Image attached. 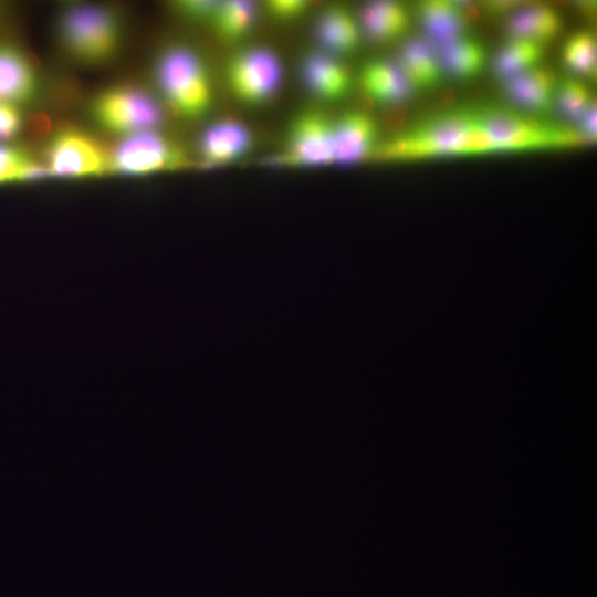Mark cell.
Segmentation results:
<instances>
[{
    "label": "cell",
    "instance_id": "1",
    "mask_svg": "<svg viewBox=\"0 0 597 597\" xmlns=\"http://www.w3.org/2000/svg\"><path fill=\"white\" fill-rule=\"evenodd\" d=\"M473 109L433 116L379 146L375 155L387 161L473 155Z\"/></svg>",
    "mask_w": 597,
    "mask_h": 597
},
{
    "label": "cell",
    "instance_id": "2",
    "mask_svg": "<svg viewBox=\"0 0 597 597\" xmlns=\"http://www.w3.org/2000/svg\"><path fill=\"white\" fill-rule=\"evenodd\" d=\"M476 112L498 153L566 148L593 143L577 129L544 123L510 109L486 107Z\"/></svg>",
    "mask_w": 597,
    "mask_h": 597
},
{
    "label": "cell",
    "instance_id": "3",
    "mask_svg": "<svg viewBox=\"0 0 597 597\" xmlns=\"http://www.w3.org/2000/svg\"><path fill=\"white\" fill-rule=\"evenodd\" d=\"M158 85L170 106L181 116L197 118L212 103L211 82L199 55L186 46H174L157 62Z\"/></svg>",
    "mask_w": 597,
    "mask_h": 597
},
{
    "label": "cell",
    "instance_id": "4",
    "mask_svg": "<svg viewBox=\"0 0 597 597\" xmlns=\"http://www.w3.org/2000/svg\"><path fill=\"white\" fill-rule=\"evenodd\" d=\"M59 32L65 49L86 63L109 59L119 43L116 15L96 4H75L66 9L60 19Z\"/></svg>",
    "mask_w": 597,
    "mask_h": 597
},
{
    "label": "cell",
    "instance_id": "5",
    "mask_svg": "<svg viewBox=\"0 0 597 597\" xmlns=\"http://www.w3.org/2000/svg\"><path fill=\"white\" fill-rule=\"evenodd\" d=\"M93 115L103 128L126 136L151 132L163 121L161 108L154 97L132 86L103 92L94 102Z\"/></svg>",
    "mask_w": 597,
    "mask_h": 597
},
{
    "label": "cell",
    "instance_id": "6",
    "mask_svg": "<svg viewBox=\"0 0 597 597\" xmlns=\"http://www.w3.org/2000/svg\"><path fill=\"white\" fill-rule=\"evenodd\" d=\"M187 164L182 149L154 130L126 136L109 153V171L118 174L171 171L184 168Z\"/></svg>",
    "mask_w": 597,
    "mask_h": 597
},
{
    "label": "cell",
    "instance_id": "7",
    "mask_svg": "<svg viewBox=\"0 0 597 597\" xmlns=\"http://www.w3.org/2000/svg\"><path fill=\"white\" fill-rule=\"evenodd\" d=\"M227 78L235 97L251 105L272 98L282 81V65L270 50L258 48L237 54L228 64Z\"/></svg>",
    "mask_w": 597,
    "mask_h": 597
},
{
    "label": "cell",
    "instance_id": "8",
    "mask_svg": "<svg viewBox=\"0 0 597 597\" xmlns=\"http://www.w3.org/2000/svg\"><path fill=\"white\" fill-rule=\"evenodd\" d=\"M48 172L57 177L81 178L109 171V153L90 135L64 129L50 142Z\"/></svg>",
    "mask_w": 597,
    "mask_h": 597
},
{
    "label": "cell",
    "instance_id": "9",
    "mask_svg": "<svg viewBox=\"0 0 597 597\" xmlns=\"http://www.w3.org/2000/svg\"><path fill=\"white\" fill-rule=\"evenodd\" d=\"M277 163L290 166H322L334 163L333 122L308 112L291 125L285 151Z\"/></svg>",
    "mask_w": 597,
    "mask_h": 597
},
{
    "label": "cell",
    "instance_id": "10",
    "mask_svg": "<svg viewBox=\"0 0 597 597\" xmlns=\"http://www.w3.org/2000/svg\"><path fill=\"white\" fill-rule=\"evenodd\" d=\"M333 136L334 163L356 164L373 153L377 125L363 112H349L333 122Z\"/></svg>",
    "mask_w": 597,
    "mask_h": 597
},
{
    "label": "cell",
    "instance_id": "11",
    "mask_svg": "<svg viewBox=\"0 0 597 597\" xmlns=\"http://www.w3.org/2000/svg\"><path fill=\"white\" fill-rule=\"evenodd\" d=\"M251 144V134L244 125L235 121H221L203 132L199 153L205 164L219 166L241 158Z\"/></svg>",
    "mask_w": 597,
    "mask_h": 597
},
{
    "label": "cell",
    "instance_id": "12",
    "mask_svg": "<svg viewBox=\"0 0 597 597\" xmlns=\"http://www.w3.org/2000/svg\"><path fill=\"white\" fill-rule=\"evenodd\" d=\"M36 73L30 59L19 49L0 44V103L19 105L36 92Z\"/></svg>",
    "mask_w": 597,
    "mask_h": 597
},
{
    "label": "cell",
    "instance_id": "13",
    "mask_svg": "<svg viewBox=\"0 0 597 597\" xmlns=\"http://www.w3.org/2000/svg\"><path fill=\"white\" fill-rule=\"evenodd\" d=\"M504 81L506 94L522 108L532 113L551 108L557 82L548 67L538 64Z\"/></svg>",
    "mask_w": 597,
    "mask_h": 597
},
{
    "label": "cell",
    "instance_id": "14",
    "mask_svg": "<svg viewBox=\"0 0 597 597\" xmlns=\"http://www.w3.org/2000/svg\"><path fill=\"white\" fill-rule=\"evenodd\" d=\"M302 77L307 90L326 102L343 98L352 84L348 70L325 53H313L304 60Z\"/></svg>",
    "mask_w": 597,
    "mask_h": 597
},
{
    "label": "cell",
    "instance_id": "15",
    "mask_svg": "<svg viewBox=\"0 0 597 597\" xmlns=\"http://www.w3.org/2000/svg\"><path fill=\"white\" fill-rule=\"evenodd\" d=\"M364 93L379 104H398L407 100L412 86L397 62L376 60L360 72Z\"/></svg>",
    "mask_w": 597,
    "mask_h": 597
},
{
    "label": "cell",
    "instance_id": "16",
    "mask_svg": "<svg viewBox=\"0 0 597 597\" xmlns=\"http://www.w3.org/2000/svg\"><path fill=\"white\" fill-rule=\"evenodd\" d=\"M397 63L412 88L431 90L442 80L443 69L438 49L427 39L407 41L400 50Z\"/></svg>",
    "mask_w": 597,
    "mask_h": 597
},
{
    "label": "cell",
    "instance_id": "17",
    "mask_svg": "<svg viewBox=\"0 0 597 597\" xmlns=\"http://www.w3.org/2000/svg\"><path fill=\"white\" fill-rule=\"evenodd\" d=\"M418 15L430 42L438 46L461 35L468 19L461 6L452 1H425L418 6Z\"/></svg>",
    "mask_w": 597,
    "mask_h": 597
},
{
    "label": "cell",
    "instance_id": "18",
    "mask_svg": "<svg viewBox=\"0 0 597 597\" xmlns=\"http://www.w3.org/2000/svg\"><path fill=\"white\" fill-rule=\"evenodd\" d=\"M362 24L370 39L388 42L407 32L410 18L406 7L399 2L375 1L363 9Z\"/></svg>",
    "mask_w": 597,
    "mask_h": 597
},
{
    "label": "cell",
    "instance_id": "19",
    "mask_svg": "<svg viewBox=\"0 0 597 597\" xmlns=\"http://www.w3.org/2000/svg\"><path fill=\"white\" fill-rule=\"evenodd\" d=\"M562 29L557 11L548 6L535 4L515 12L507 23L511 38L524 39L545 45Z\"/></svg>",
    "mask_w": 597,
    "mask_h": 597
},
{
    "label": "cell",
    "instance_id": "20",
    "mask_svg": "<svg viewBox=\"0 0 597 597\" xmlns=\"http://www.w3.org/2000/svg\"><path fill=\"white\" fill-rule=\"evenodd\" d=\"M316 38L329 52L346 54L359 42V30L353 15L344 8L333 7L318 18Z\"/></svg>",
    "mask_w": 597,
    "mask_h": 597
},
{
    "label": "cell",
    "instance_id": "21",
    "mask_svg": "<svg viewBox=\"0 0 597 597\" xmlns=\"http://www.w3.org/2000/svg\"><path fill=\"white\" fill-rule=\"evenodd\" d=\"M438 53L442 69L461 80L480 74L486 61L483 44L465 34L439 45Z\"/></svg>",
    "mask_w": 597,
    "mask_h": 597
},
{
    "label": "cell",
    "instance_id": "22",
    "mask_svg": "<svg viewBox=\"0 0 597 597\" xmlns=\"http://www.w3.org/2000/svg\"><path fill=\"white\" fill-rule=\"evenodd\" d=\"M545 45L533 41L511 38L494 59L495 73L507 80L540 64Z\"/></svg>",
    "mask_w": 597,
    "mask_h": 597
},
{
    "label": "cell",
    "instance_id": "23",
    "mask_svg": "<svg viewBox=\"0 0 597 597\" xmlns=\"http://www.w3.org/2000/svg\"><path fill=\"white\" fill-rule=\"evenodd\" d=\"M255 14L256 10L253 2L231 0L220 2L212 22L222 38L237 40L251 29Z\"/></svg>",
    "mask_w": 597,
    "mask_h": 597
},
{
    "label": "cell",
    "instance_id": "24",
    "mask_svg": "<svg viewBox=\"0 0 597 597\" xmlns=\"http://www.w3.org/2000/svg\"><path fill=\"white\" fill-rule=\"evenodd\" d=\"M596 38L591 31H578L568 38L563 49V59L574 73L593 77L596 75Z\"/></svg>",
    "mask_w": 597,
    "mask_h": 597
},
{
    "label": "cell",
    "instance_id": "25",
    "mask_svg": "<svg viewBox=\"0 0 597 597\" xmlns=\"http://www.w3.org/2000/svg\"><path fill=\"white\" fill-rule=\"evenodd\" d=\"M48 174L46 168L31 159L23 150L0 146V182L34 179Z\"/></svg>",
    "mask_w": 597,
    "mask_h": 597
},
{
    "label": "cell",
    "instance_id": "26",
    "mask_svg": "<svg viewBox=\"0 0 597 597\" xmlns=\"http://www.w3.org/2000/svg\"><path fill=\"white\" fill-rule=\"evenodd\" d=\"M554 98L562 113L577 122L596 104L589 88L575 78L562 81L556 86Z\"/></svg>",
    "mask_w": 597,
    "mask_h": 597
},
{
    "label": "cell",
    "instance_id": "27",
    "mask_svg": "<svg viewBox=\"0 0 597 597\" xmlns=\"http://www.w3.org/2000/svg\"><path fill=\"white\" fill-rule=\"evenodd\" d=\"M269 13L281 21H292L305 13L308 2L301 0H273L268 4Z\"/></svg>",
    "mask_w": 597,
    "mask_h": 597
},
{
    "label": "cell",
    "instance_id": "28",
    "mask_svg": "<svg viewBox=\"0 0 597 597\" xmlns=\"http://www.w3.org/2000/svg\"><path fill=\"white\" fill-rule=\"evenodd\" d=\"M220 2L209 0H190L176 3V8L184 15L195 20L213 19Z\"/></svg>",
    "mask_w": 597,
    "mask_h": 597
},
{
    "label": "cell",
    "instance_id": "29",
    "mask_svg": "<svg viewBox=\"0 0 597 597\" xmlns=\"http://www.w3.org/2000/svg\"><path fill=\"white\" fill-rule=\"evenodd\" d=\"M21 122L17 106L0 103V138L14 136L21 128Z\"/></svg>",
    "mask_w": 597,
    "mask_h": 597
}]
</instances>
